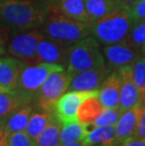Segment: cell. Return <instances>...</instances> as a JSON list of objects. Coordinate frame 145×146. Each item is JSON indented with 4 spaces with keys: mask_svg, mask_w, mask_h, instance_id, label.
I'll use <instances>...</instances> for the list:
<instances>
[{
    "mask_svg": "<svg viewBox=\"0 0 145 146\" xmlns=\"http://www.w3.org/2000/svg\"><path fill=\"white\" fill-rule=\"evenodd\" d=\"M64 66L57 63L40 62L34 65H26L21 72L15 91L33 104V99L42 83L52 73L64 71Z\"/></svg>",
    "mask_w": 145,
    "mask_h": 146,
    "instance_id": "8992f818",
    "label": "cell"
},
{
    "mask_svg": "<svg viewBox=\"0 0 145 146\" xmlns=\"http://www.w3.org/2000/svg\"><path fill=\"white\" fill-rule=\"evenodd\" d=\"M61 123L55 117L46 128L36 139L37 146H60Z\"/></svg>",
    "mask_w": 145,
    "mask_h": 146,
    "instance_id": "cb8c5ba5",
    "label": "cell"
},
{
    "mask_svg": "<svg viewBox=\"0 0 145 146\" xmlns=\"http://www.w3.org/2000/svg\"><path fill=\"white\" fill-rule=\"evenodd\" d=\"M60 129V144L70 142H81L89 131L88 123H83L79 121L62 123Z\"/></svg>",
    "mask_w": 145,
    "mask_h": 146,
    "instance_id": "7402d4cb",
    "label": "cell"
},
{
    "mask_svg": "<svg viewBox=\"0 0 145 146\" xmlns=\"http://www.w3.org/2000/svg\"><path fill=\"white\" fill-rule=\"evenodd\" d=\"M140 105H138L121 114L115 125L116 138L119 141H124L128 139L135 138L140 117Z\"/></svg>",
    "mask_w": 145,
    "mask_h": 146,
    "instance_id": "2e32d148",
    "label": "cell"
},
{
    "mask_svg": "<svg viewBox=\"0 0 145 146\" xmlns=\"http://www.w3.org/2000/svg\"><path fill=\"white\" fill-rule=\"evenodd\" d=\"M104 107L98 96L88 98L79 106L77 110V119L83 123H91L103 111Z\"/></svg>",
    "mask_w": 145,
    "mask_h": 146,
    "instance_id": "603a6c76",
    "label": "cell"
},
{
    "mask_svg": "<svg viewBox=\"0 0 145 146\" xmlns=\"http://www.w3.org/2000/svg\"><path fill=\"white\" fill-rule=\"evenodd\" d=\"M121 79L118 71H112L99 89L98 98L104 108H119Z\"/></svg>",
    "mask_w": 145,
    "mask_h": 146,
    "instance_id": "9a60e30c",
    "label": "cell"
},
{
    "mask_svg": "<svg viewBox=\"0 0 145 146\" xmlns=\"http://www.w3.org/2000/svg\"><path fill=\"white\" fill-rule=\"evenodd\" d=\"M140 117L137 126V132H136L135 138L145 139V108L140 105Z\"/></svg>",
    "mask_w": 145,
    "mask_h": 146,
    "instance_id": "4dcf8cb0",
    "label": "cell"
},
{
    "mask_svg": "<svg viewBox=\"0 0 145 146\" xmlns=\"http://www.w3.org/2000/svg\"><path fill=\"white\" fill-rule=\"evenodd\" d=\"M13 33L14 32L10 27L5 26L4 24L0 23V55H4L6 53L7 43Z\"/></svg>",
    "mask_w": 145,
    "mask_h": 146,
    "instance_id": "f546056e",
    "label": "cell"
},
{
    "mask_svg": "<svg viewBox=\"0 0 145 146\" xmlns=\"http://www.w3.org/2000/svg\"><path fill=\"white\" fill-rule=\"evenodd\" d=\"M111 73L107 68L89 69L73 76L68 91H95L101 88L107 76Z\"/></svg>",
    "mask_w": 145,
    "mask_h": 146,
    "instance_id": "7c38bea8",
    "label": "cell"
},
{
    "mask_svg": "<svg viewBox=\"0 0 145 146\" xmlns=\"http://www.w3.org/2000/svg\"><path fill=\"white\" fill-rule=\"evenodd\" d=\"M5 92V91H4V90H3V89L1 88V87H0V92Z\"/></svg>",
    "mask_w": 145,
    "mask_h": 146,
    "instance_id": "74e56055",
    "label": "cell"
},
{
    "mask_svg": "<svg viewBox=\"0 0 145 146\" xmlns=\"http://www.w3.org/2000/svg\"><path fill=\"white\" fill-rule=\"evenodd\" d=\"M134 25L129 9L119 8L89 24L91 34L105 45L124 42Z\"/></svg>",
    "mask_w": 145,
    "mask_h": 146,
    "instance_id": "7a4b0ae2",
    "label": "cell"
},
{
    "mask_svg": "<svg viewBox=\"0 0 145 146\" xmlns=\"http://www.w3.org/2000/svg\"><path fill=\"white\" fill-rule=\"evenodd\" d=\"M10 1H13V0H0V4H4V3H7Z\"/></svg>",
    "mask_w": 145,
    "mask_h": 146,
    "instance_id": "8d00e7d4",
    "label": "cell"
},
{
    "mask_svg": "<svg viewBox=\"0 0 145 146\" xmlns=\"http://www.w3.org/2000/svg\"><path fill=\"white\" fill-rule=\"evenodd\" d=\"M99 95V90L95 91H69L58 99L55 105L54 112L57 119L62 123L75 122L77 119V110L86 99Z\"/></svg>",
    "mask_w": 145,
    "mask_h": 146,
    "instance_id": "ba28073f",
    "label": "cell"
},
{
    "mask_svg": "<svg viewBox=\"0 0 145 146\" xmlns=\"http://www.w3.org/2000/svg\"><path fill=\"white\" fill-rule=\"evenodd\" d=\"M114 146H145V139L138 138H131L124 141H119L117 139Z\"/></svg>",
    "mask_w": 145,
    "mask_h": 146,
    "instance_id": "1f68e13d",
    "label": "cell"
},
{
    "mask_svg": "<svg viewBox=\"0 0 145 146\" xmlns=\"http://www.w3.org/2000/svg\"><path fill=\"white\" fill-rule=\"evenodd\" d=\"M9 145L10 146H37L36 141L31 139L26 134V132L19 131L12 133L9 137Z\"/></svg>",
    "mask_w": 145,
    "mask_h": 146,
    "instance_id": "83f0119b",
    "label": "cell"
},
{
    "mask_svg": "<svg viewBox=\"0 0 145 146\" xmlns=\"http://www.w3.org/2000/svg\"><path fill=\"white\" fill-rule=\"evenodd\" d=\"M60 146H84L81 142H70V143L60 144Z\"/></svg>",
    "mask_w": 145,
    "mask_h": 146,
    "instance_id": "e575fe53",
    "label": "cell"
},
{
    "mask_svg": "<svg viewBox=\"0 0 145 146\" xmlns=\"http://www.w3.org/2000/svg\"><path fill=\"white\" fill-rule=\"evenodd\" d=\"M42 37L40 29L16 31L9 40L6 52L26 64H37V47Z\"/></svg>",
    "mask_w": 145,
    "mask_h": 146,
    "instance_id": "52a82bcc",
    "label": "cell"
},
{
    "mask_svg": "<svg viewBox=\"0 0 145 146\" xmlns=\"http://www.w3.org/2000/svg\"><path fill=\"white\" fill-rule=\"evenodd\" d=\"M49 11L48 0H13L0 4V23L13 32L39 29Z\"/></svg>",
    "mask_w": 145,
    "mask_h": 146,
    "instance_id": "6da1fadb",
    "label": "cell"
},
{
    "mask_svg": "<svg viewBox=\"0 0 145 146\" xmlns=\"http://www.w3.org/2000/svg\"><path fill=\"white\" fill-rule=\"evenodd\" d=\"M140 105L141 106V107H143L145 108V94H144V95L142 96V97L140 98Z\"/></svg>",
    "mask_w": 145,
    "mask_h": 146,
    "instance_id": "d590c367",
    "label": "cell"
},
{
    "mask_svg": "<svg viewBox=\"0 0 145 146\" xmlns=\"http://www.w3.org/2000/svg\"><path fill=\"white\" fill-rule=\"evenodd\" d=\"M121 79V91H120L119 110L123 111L135 108L140 103V94L133 78L132 65L123 66L117 70Z\"/></svg>",
    "mask_w": 145,
    "mask_h": 146,
    "instance_id": "30bf717a",
    "label": "cell"
},
{
    "mask_svg": "<svg viewBox=\"0 0 145 146\" xmlns=\"http://www.w3.org/2000/svg\"><path fill=\"white\" fill-rule=\"evenodd\" d=\"M121 110L119 108H104L101 114L91 123H89V129L92 127L104 126V125H115L121 116Z\"/></svg>",
    "mask_w": 145,
    "mask_h": 146,
    "instance_id": "484cf974",
    "label": "cell"
},
{
    "mask_svg": "<svg viewBox=\"0 0 145 146\" xmlns=\"http://www.w3.org/2000/svg\"><path fill=\"white\" fill-rule=\"evenodd\" d=\"M133 78L140 94V98L145 94V55L141 56L132 64Z\"/></svg>",
    "mask_w": 145,
    "mask_h": 146,
    "instance_id": "4316f807",
    "label": "cell"
},
{
    "mask_svg": "<svg viewBox=\"0 0 145 146\" xmlns=\"http://www.w3.org/2000/svg\"><path fill=\"white\" fill-rule=\"evenodd\" d=\"M26 65L24 61L12 56L0 58V87L5 92L14 91L20 74Z\"/></svg>",
    "mask_w": 145,
    "mask_h": 146,
    "instance_id": "4fadbf2b",
    "label": "cell"
},
{
    "mask_svg": "<svg viewBox=\"0 0 145 146\" xmlns=\"http://www.w3.org/2000/svg\"><path fill=\"white\" fill-rule=\"evenodd\" d=\"M55 117H56L55 112H49V111H44L34 108L26 128V134L36 141V139L42 134V132Z\"/></svg>",
    "mask_w": 145,
    "mask_h": 146,
    "instance_id": "ffe728a7",
    "label": "cell"
},
{
    "mask_svg": "<svg viewBox=\"0 0 145 146\" xmlns=\"http://www.w3.org/2000/svg\"><path fill=\"white\" fill-rule=\"evenodd\" d=\"M39 29L44 37L70 46L91 34L89 24L71 19L52 11H49L44 25Z\"/></svg>",
    "mask_w": 145,
    "mask_h": 146,
    "instance_id": "3957f363",
    "label": "cell"
},
{
    "mask_svg": "<svg viewBox=\"0 0 145 146\" xmlns=\"http://www.w3.org/2000/svg\"><path fill=\"white\" fill-rule=\"evenodd\" d=\"M67 71L73 76L89 69L106 68L99 42L93 36H88L70 47L67 58Z\"/></svg>",
    "mask_w": 145,
    "mask_h": 146,
    "instance_id": "277c9868",
    "label": "cell"
},
{
    "mask_svg": "<svg viewBox=\"0 0 145 146\" xmlns=\"http://www.w3.org/2000/svg\"><path fill=\"white\" fill-rule=\"evenodd\" d=\"M85 6L91 23L111 13L117 9L123 8L118 0H85Z\"/></svg>",
    "mask_w": 145,
    "mask_h": 146,
    "instance_id": "44dd1931",
    "label": "cell"
},
{
    "mask_svg": "<svg viewBox=\"0 0 145 146\" xmlns=\"http://www.w3.org/2000/svg\"><path fill=\"white\" fill-rule=\"evenodd\" d=\"M9 137L10 135L5 130L4 126L0 125V146H10L9 145Z\"/></svg>",
    "mask_w": 145,
    "mask_h": 146,
    "instance_id": "d6a6232c",
    "label": "cell"
},
{
    "mask_svg": "<svg viewBox=\"0 0 145 146\" xmlns=\"http://www.w3.org/2000/svg\"><path fill=\"white\" fill-rule=\"evenodd\" d=\"M119 3L121 4L122 7L126 8V9H130L135 3H137L140 0H118Z\"/></svg>",
    "mask_w": 145,
    "mask_h": 146,
    "instance_id": "836d02e7",
    "label": "cell"
},
{
    "mask_svg": "<svg viewBox=\"0 0 145 146\" xmlns=\"http://www.w3.org/2000/svg\"><path fill=\"white\" fill-rule=\"evenodd\" d=\"M132 47L143 51L145 48V22L134 23L129 32L127 39L124 42Z\"/></svg>",
    "mask_w": 145,
    "mask_h": 146,
    "instance_id": "d4e9b609",
    "label": "cell"
},
{
    "mask_svg": "<svg viewBox=\"0 0 145 146\" xmlns=\"http://www.w3.org/2000/svg\"><path fill=\"white\" fill-rule=\"evenodd\" d=\"M33 110V104H26L17 108L13 113L10 115L2 125L8 134L11 135L12 133L24 131L26 128L30 115Z\"/></svg>",
    "mask_w": 145,
    "mask_h": 146,
    "instance_id": "ac0fdd59",
    "label": "cell"
},
{
    "mask_svg": "<svg viewBox=\"0 0 145 146\" xmlns=\"http://www.w3.org/2000/svg\"><path fill=\"white\" fill-rule=\"evenodd\" d=\"M49 9L71 19L89 24L85 0H48Z\"/></svg>",
    "mask_w": 145,
    "mask_h": 146,
    "instance_id": "5bb4252c",
    "label": "cell"
},
{
    "mask_svg": "<svg viewBox=\"0 0 145 146\" xmlns=\"http://www.w3.org/2000/svg\"><path fill=\"white\" fill-rule=\"evenodd\" d=\"M102 53L106 66L110 72L117 71L123 66L132 65L138 58L144 55L143 51L132 47L126 42L105 45Z\"/></svg>",
    "mask_w": 145,
    "mask_h": 146,
    "instance_id": "9c48e42d",
    "label": "cell"
},
{
    "mask_svg": "<svg viewBox=\"0 0 145 146\" xmlns=\"http://www.w3.org/2000/svg\"><path fill=\"white\" fill-rule=\"evenodd\" d=\"M26 104H32L26 101L19 92H0V125H2L7 118L14 112L17 108Z\"/></svg>",
    "mask_w": 145,
    "mask_h": 146,
    "instance_id": "d6986e66",
    "label": "cell"
},
{
    "mask_svg": "<svg viewBox=\"0 0 145 146\" xmlns=\"http://www.w3.org/2000/svg\"><path fill=\"white\" fill-rule=\"evenodd\" d=\"M73 77L67 70L52 73L37 92L33 99L34 108L54 112L55 105L68 91Z\"/></svg>",
    "mask_w": 145,
    "mask_h": 146,
    "instance_id": "5b68a950",
    "label": "cell"
},
{
    "mask_svg": "<svg viewBox=\"0 0 145 146\" xmlns=\"http://www.w3.org/2000/svg\"><path fill=\"white\" fill-rule=\"evenodd\" d=\"M134 23L145 22V0H140L129 9Z\"/></svg>",
    "mask_w": 145,
    "mask_h": 146,
    "instance_id": "f1b7e54d",
    "label": "cell"
},
{
    "mask_svg": "<svg viewBox=\"0 0 145 146\" xmlns=\"http://www.w3.org/2000/svg\"><path fill=\"white\" fill-rule=\"evenodd\" d=\"M144 55H145V48H144Z\"/></svg>",
    "mask_w": 145,
    "mask_h": 146,
    "instance_id": "f35d334b",
    "label": "cell"
},
{
    "mask_svg": "<svg viewBox=\"0 0 145 146\" xmlns=\"http://www.w3.org/2000/svg\"><path fill=\"white\" fill-rule=\"evenodd\" d=\"M117 141L115 125H104L92 127L89 130L81 143L84 146L109 145Z\"/></svg>",
    "mask_w": 145,
    "mask_h": 146,
    "instance_id": "e0dca14e",
    "label": "cell"
},
{
    "mask_svg": "<svg viewBox=\"0 0 145 146\" xmlns=\"http://www.w3.org/2000/svg\"><path fill=\"white\" fill-rule=\"evenodd\" d=\"M70 47V45L44 36L37 47V62L57 63L65 67Z\"/></svg>",
    "mask_w": 145,
    "mask_h": 146,
    "instance_id": "8fae6325",
    "label": "cell"
}]
</instances>
